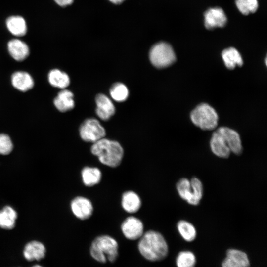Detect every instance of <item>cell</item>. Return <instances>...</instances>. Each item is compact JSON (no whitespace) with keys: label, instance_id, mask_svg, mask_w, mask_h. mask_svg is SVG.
<instances>
[{"label":"cell","instance_id":"52a82bcc","mask_svg":"<svg viewBox=\"0 0 267 267\" xmlns=\"http://www.w3.org/2000/svg\"><path fill=\"white\" fill-rule=\"evenodd\" d=\"M124 236L130 240L139 239L144 233V226L141 221L136 217L127 218L121 226Z\"/></svg>","mask_w":267,"mask_h":267},{"label":"cell","instance_id":"ffe728a7","mask_svg":"<svg viewBox=\"0 0 267 267\" xmlns=\"http://www.w3.org/2000/svg\"><path fill=\"white\" fill-rule=\"evenodd\" d=\"M222 56L225 66L229 69H233L236 66H241L243 64L240 54L235 48L229 47L223 50Z\"/></svg>","mask_w":267,"mask_h":267},{"label":"cell","instance_id":"836d02e7","mask_svg":"<svg viewBox=\"0 0 267 267\" xmlns=\"http://www.w3.org/2000/svg\"><path fill=\"white\" fill-rule=\"evenodd\" d=\"M31 267H43L42 266L40 265L36 264V265H33Z\"/></svg>","mask_w":267,"mask_h":267},{"label":"cell","instance_id":"8fae6325","mask_svg":"<svg viewBox=\"0 0 267 267\" xmlns=\"http://www.w3.org/2000/svg\"><path fill=\"white\" fill-rule=\"evenodd\" d=\"M96 104V113L102 120H109L115 111V106L111 100L102 93L97 94L95 97Z\"/></svg>","mask_w":267,"mask_h":267},{"label":"cell","instance_id":"d6a6232c","mask_svg":"<svg viewBox=\"0 0 267 267\" xmlns=\"http://www.w3.org/2000/svg\"><path fill=\"white\" fill-rule=\"evenodd\" d=\"M111 2L115 4H119L122 2L124 0H109Z\"/></svg>","mask_w":267,"mask_h":267},{"label":"cell","instance_id":"30bf717a","mask_svg":"<svg viewBox=\"0 0 267 267\" xmlns=\"http://www.w3.org/2000/svg\"><path fill=\"white\" fill-rule=\"evenodd\" d=\"M205 25L208 29L222 27L226 23L227 18L223 10L220 7L209 9L204 14Z\"/></svg>","mask_w":267,"mask_h":267},{"label":"cell","instance_id":"ac0fdd59","mask_svg":"<svg viewBox=\"0 0 267 267\" xmlns=\"http://www.w3.org/2000/svg\"><path fill=\"white\" fill-rule=\"evenodd\" d=\"M176 189L182 199L191 205H197L193 197L190 180L185 178H180L176 184Z\"/></svg>","mask_w":267,"mask_h":267},{"label":"cell","instance_id":"5b68a950","mask_svg":"<svg viewBox=\"0 0 267 267\" xmlns=\"http://www.w3.org/2000/svg\"><path fill=\"white\" fill-rule=\"evenodd\" d=\"M149 59L152 64L158 68L167 67L176 60V55L172 46L163 42L155 44L151 48Z\"/></svg>","mask_w":267,"mask_h":267},{"label":"cell","instance_id":"e0dca14e","mask_svg":"<svg viewBox=\"0 0 267 267\" xmlns=\"http://www.w3.org/2000/svg\"><path fill=\"white\" fill-rule=\"evenodd\" d=\"M121 205L127 212L134 213L140 208L141 201L137 193L133 191H128L122 195Z\"/></svg>","mask_w":267,"mask_h":267},{"label":"cell","instance_id":"2e32d148","mask_svg":"<svg viewBox=\"0 0 267 267\" xmlns=\"http://www.w3.org/2000/svg\"><path fill=\"white\" fill-rule=\"evenodd\" d=\"M74 95L66 89H63L54 98L53 103L58 110L65 112L72 109L74 107Z\"/></svg>","mask_w":267,"mask_h":267},{"label":"cell","instance_id":"3957f363","mask_svg":"<svg viewBox=\"0 0 267 267\" xmlns=\"http://www.w3.org/2000/svg\"><path fill=\"white\" fill-rule=\"evenodd\" d=\"M89 254L91 258L98 263H114L119 257L118 242L108 235L98 236L91 243Z\"/></svg>","mask_w":267,"mask_h":267},{"label":"cell","instance_id":"1f68e13d","mask_svg":"<svg viewBox=\"0 0 267 267\" xmlns=\"http://www.w3.org/2000/svg\"><path fill=\"white\" fill-rule=\"evenodd\" d=\"M54 1L61 6H66L72 3L73 0H54Z\"/></svg>","mask_w":267,"mask_h":267},{"label":"cell","instance_id":"44dd1931","mask_svg":"<svg viewBox=\"0 0 267 267\" xmlns=\"http://www.w3.org/2000/svg\"><path fill=\"white\" fill-rule=\"evenodd\" d=\"M17 214L9 206H5L0 211V227L4 229H11L15 225Z\"/></svg>","mask_w":267,"mask_h":267},{"label":"cell","instance_id":"4dcf8cb0","mask_svg":"<svg viewBox=\"0 0 267 267\" xmlns=\"http://www.w3.org/2000/svg\"><path fill=\"white\" fill-rule=\"evenodd\" d=\"M222 267H245L239 261L226 256L222 263Z\"/></svg>","mask_w":267,"mask_h":267},{"label":"cell","instance_id":"5bb4252c","mask_svg":"<svg viewBox=\"0 0 267 267\" xmlns=\"http://www.w3.org/2000/svg\"><path fill=\"white\" fill-rule=\"evenodd\" d=\"M7 49L11 56L17 61L26 59L30 53L29 48L26 43L17 39L9 41Z\"/></svg>","mask_w":267,"mask_h":267},{"label":"cell","instance_id":"f546056e","mask_svg":"<svg viewBox=\"0 0 267 267\" xmlns=\"http://www.w3.org/2000/svg\"><path fill=\"white\" fill-rule=\"evenodd\" d=\"M13 147L10 137L5 134H0V154H9L12 151Z\"/></svg>","mask_w":267,"mask_h":267},{"label":"cell","instance_id":"4fadbf2b","mask_svg":"<svg viewBox=\"0 0 267 267\" xmlns=\"http://www.w3.org/2000/svg\"><path fill=\"white\" fill-rule=\"evenodd\" d=\"M210 146L213 153L221 158L227 159L231 153L224 138L217 130L212 134Z\"/></svg>","mask_w":267,"mask_h":267},{"label":"cell","instance_id":"603a6c76","mask_svg":"<svg viewBox=\"0 0 267 267\" xmlns=\"http://www.w3.org/2000/svg\"><path fill=\"white\" fill-rule=\"evenodd\" d=\"M48 80L52 86L62 89H64L70 84L68 75L58 69H54L49 71Z\"/></svg>","mask_w":267,"mask_h":267},{"label":"cell","instance_id":"484cf974","mask_svg":"<svg viewBox=\"0 0 267 267\" xmlns=\"http://www.w3.org/2000/svg\"><path fill=\"white\" fill-rule=\"evenodd\" d=\"M110 94L111 97L116 101L123 102L128 97L129 90L124 84L116 83L111 86Z\"/></svg>","mask_w":267,"mask_h":267},{"label":"cell","instance_id":"6da1fadb","mask_svg":"<svg viewBox=\"0 0 267 267\" xmlns=\"http://www.w3.org/2000/svg\"><path fill=\"white\" fill-rule=\"evenodd\" d=\"M137 249L143 258L152 262L163 260L169 254V246L165 237L153 230L143 234L139 239Z\"/></svg>","mask_w":267,"mask_h":267},{"label":"cell","instance_id":"7402d4cb","mask_svg":"<svg viewBox=\"0 0 267 267\" xmlns=\"http://www.w3.org/2000/svg\"><path fill=\"white\" fill-rule=\"evenodd\" d=\"M82 180L87 186H93L100 182L102 178L100 170L96 167H85L81 172Z\"/></svg>","mask_w":267,"mask_h":267},{"label":"cell","instance_id":"7a4b0ae2","mask_svg":"<svg viewBox=\"0 0 267 267\" xmlns=\"http://www.w3.org/2000/svg\"><path fill=\"white\" fill-rule=\"evenodd\" d=\"M90 150L102 164L112 168L121 164L124 155L123 148L118 142L104 137L93 143Z\"/></svg>","mask_w":267,"mask_h":267},{"label":"cell","instance_id":"cb8c5ba5","mask_svg":"<svg viewBox=\"0 0 267 267\" xmlns=\"http://www.w3.org/2000/svg\"><path fill=\"white\" fill-rule=\"evenodd\" d=\"M177 228L178 233L185 241L192 242L196 238V229L189 222L184 220H180L177 224Z\"/></svg>","mask_w":267,"mask_h":267},{"label":"cell","instance_id":"d4e9b609","mask_svg":"<svg viewBox=\"0 0 267 267\" xmlns=\"http://www.w3.org/2000/svg\"><path fill=\"white\" fill-rule=\"evenodd\" d=\"M176 264L177 267H195L196 258L194 254L190 251H182L178 254Z\"/></svg>","mask_w":267,"mask_h":267},{"label":"cell","instance_id":"d6986e66","mask_svg":"<svg viewBox=\"0 0 267 267\" xmlns=\"http://www.w3.org/2000/svg\"><path fill=\"white\" fill-rule=\"evenodd\" d=\"M6 25L9 31L14 36L21 37L26 34V22L21 16H12L8 17L6 21Z\"/></svg>","mask_w":267,"mask_h":267},{"label":"cell","instance_id":"f1b7e54d","mask_svg":"<svg viewBox=\"0 0 267 267\" xmlns=\"http://www.w3.org/2000/svg\"><path fill=\"white\" fill-rule=\"evenodd\" d=\"M227 257L233 258L242 263L245 267H249L250 260L247 254L238 249H229L226 252Z\"/></svg>","mask_w":267,"mask_h":267},{"label":"cell","instance_id":"9c48e42d","mask_svg":"<svg viewBox=\"0 0 267 267\" xmlns=\"http://www.w3.org/2000/svg\"><path fill=\"white\" fill-rule=\"evenodd\" d=\"M226 142L231 152L237 155L242 154L243 147L238 133L227 127H220L217 129Z\"/></svg>","mask_w":267,"mask_h":267},{"label":"cell","instance_id":"9a60e30c","mask_svg":"<svg viewBox=\"0 0 267 267\" xmlns=\"http://www.w3.org/2000/svg\"><path fill=\"white\" fill-rule=\"evenodd\" d=\"M12 86L21 91H27L32 89L34 86V81L32 76L25 71H17L11 77Z\"/></svg>","mask_w":267,"mask_h":267},{"label":"cell","instance_id":"8992f818","mask_svg":"<svg viewBox=\"0 0 267 267\" xmlns=\"http://www.w3.org/2000/svg\"><path fill=\"white\" fill-rule=\"evenodd\" d=\"M79 133L84 141L93 143L104 138L106 134L104 128L95 118L85 120L80 127Z\"/></svg>","mask_w":267,"mask_h":267},{"label":"cell","instance_id":"277c9868","mask_svg":"<svg viewBox=\"0 0 267 267\" xmlns=\"http://www.w3.org/2000/svg\"><path fill=\"white\" fill-rule=\"evenodd\" d=\"M191 120L203 130H212L218 125V116L215 109L207 103H201L190 114Z\"/></svg>","mask_w":267,"mask_h":267},{"label":"cell","instance_id":"83f0119b","mask_svg":"<svg viewBox=\"0 0 267 267\" xmlns=\"http://www.w3.org/2000/svg\"><path fill=\"white\" fill-rule=\"evenodd\" d=\"M194 200L198 205L203 198L204 188L201 181L197 177H193L190 180Z\"/></svg>","mask_w":267,"mask_h":267},{"label":"cell","instance_id":"4316f807","mask_svg":"<svg viewBox=\"0 0 267 267\" xmlns=\"http://www.w3.org/2000/svg\"><path fill=\"white\" fill-rule=\"evenodd\" d=\"M236 4L239 10L244 15L255 12L258 6L257 0H236Z\"/></svg>","mask_w":267,"mask_h":267},{"label":"cell","instance_id":"7c38bea8","mask_svg":"<svg viewBox=\"0 0 267 267\" xmlns=\"http://www.w3.org/2000/svg\"><path fill=\"white\" fill-rule=\"evenodd\" d=\"M46 248L41 242L33 240L27 243L24 246L23 255L28 261H40L44 258Z\"/></svg>","mask_w":267,"mask_h":267},{"label":"cell","instance_id":"ba28073f","mask_svg":"<svg viewBox=\"0 0 267 267\" xmlns=\"http://www.w3.org/2000/svg\"><path fill=\"white\" fill-rule=\"evenodd\" d=\"M71 209L73 214L82 220L89 218L93 211L91 201L83 196L76 197L71 201Z\"/></svg>","mask_w":267,"mask_h":267}]
</instances>
